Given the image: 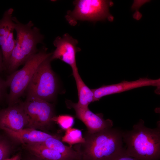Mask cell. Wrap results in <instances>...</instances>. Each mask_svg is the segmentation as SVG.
I'll return each instance as SVG.
<instances>
[{"label": "cell", "mask_w": 160, "mask_h": 160, "mask_svg": "<svg viewBox=\"0 0 160 160\" xmlns=\"http://www.w3.org/2000/svg\"><path fill=\"white\" fill-rule=\"evenodd\" d=\"M122 132L112 127L94 134L87 132L84 142L73 147L81 160H110L124 150Z\"/></svg>", "instance_id": "1"}, {"label": "cell", "mask_w": 160, "mask_h": 160, "mask_svg": "<svg viewBox=\"0 0 160 160\" xmlns=\"http://www.w3.org/2000/svg\"><path fill=\"white\" fill-rule=\"evenodd\" d=\"M125 152L139 160H159L160 129L146 127L142 120L134 125L130 131L122 132Z\"/></svg>", "instance_id": "2"}, {"label": "cell", "mask_w": 160, "mask_h": 160, "mask_svg": "<svg viewBox=\"0 0 160 160\" xmlns=\"http://www.w3.org/2000/svg\"><path fill=\"white\" fill-rule=\"evenodd\" d=\"M16 32V43L5 70L10 74L24 64L31 56L38 52L37 45L44 39L40 29L30 21L26 24L20 22L15 17H12Z\"/></svg>", "instance_id": "3"}, {"label": "cell", "mask_w": 160, "mask_h": 160, "mask_svg": "<svg viewBox=\"0 0 160 160\" xmlns=\"http://www.w3.org/2000/svg\"><path fill=\"white\" fill-rule=\"evenodd\" d=\"M47 48L43 47L31 56L21 69L16 70L7 77L6 82L9 88L6 100L9 105L19 101L20 98L25 92L33 76L41 63L51 55L52 53L47 52Z\"/></svg>", "instance_id": "4"}, {"label": "cell", "mask_w": 160, "mask_h": 160, "mask_svg": "<svg viewBox=\"0 0 160 160\" xmlns=\"http://www.w3.org/2000/svg\"><path fill=\"white\" fill-rule=\"evenodd\" d=\"M51 56L41 63L34 73L25 91L26 98H37L49 102L55 99L58 84L51 67Z\"/></svg>", "instance_id": "5"}, {"label": "cell", "mask_w": 160, "mask_h": 160, "mask_svg": "<svg viewBox=\"0 0 160 160\" xmlns=\"http://www.w3.org/2000/svg\"><path fill=\"white\" fill-rule=\"evenodd\" d=\"M75 7L68 11L66 19L71 25H74L77 20L96 22L108 19L111 21L113 17L109 12L112 1L102 0H78L74 1Z\"/></svg>", "instance_id": "6"}, {"label": "cell", "mask_w": 160, "mask_h": 160, "mask_svg": "<svg viewBox=\"0 0 160 160\" xmlns=\"http://www.w3.org/2000/svg\"><path fill=\"white\" fill-rule=\"evenodd\" d=\"M24 110L27 116L28 123L26 128L46 130L54 122L55 115L53 104L35 97H28L22 102Z\"/></svg>", "instance_id": "7"}, {"label": "cell", "mask_w": 160, "mask_h": 160, "mask_svg": "<svg viewBox=\"0 0 160 160\" xmlns=\"http://www.w3.org/2000/svg\"><path fill=\"white\" fill-rule=\"evenodd\" d=\"M78 41L67 33L62 37H57L53 42L56 48L51 56V60L59 59L69 65L72 72L78 71L76 64V54L81 50L77 47Z\"/></svg>", "instance_id": "8"}, {"label": "cell", "mask_w": 160, "mask_h": 160, "mask_svg": "<svg viewBox=\"0 0 160 160\" xmlns=\"http://www.w3.org/2000/svg\"><path fill=\"white\" fill-rule=\"evenodd\" d=\"M14 9L10 8L6 10L0 20V47L2 52L4 70L16 43L14 38L15 23L12 19Z\"/></svg>", "instance_id": "9"}, {"label": "cell", "mask_w": 160, "mask_h": 160, "mask_svg": "<svg viewBox=\"0 0 160 160\" xmlns=\"http://www.w3.org/2000/svg\"><path fill=\"white\" fill-rule=\"evenodd\" d=\"M69 108L75 110L76 117L81 121L86 126L87 133L94 134L112 127L113 121L111 119H105L102 113H95L87 108H81L76 106L71 101L66 102Z\"/></svg>", "instance_id": "10"}, {"label": "cell", "mask_w": 160, "mask_h": 160, "mask_svg": "<svg viewBox=\"0 0 160 160\" xmlns=\"http://www.w3.org/2000/svg\"><path fill=\"white\" fill-rule=\"evenodd\" d=\"M147 86H154L159 88L160 86V78L154 79L147 77L140 78L132 81H123L116 84L103 85L92 90L94 94L95 101H96L106 96Z\"/></svg>", "instance_id": "11"}, {"label": "cell", "mask_w": 160, "mask_h": 160, "mask_svg": "<svg viewBox=\"0 0 160 160\" xmlns=\"http://www.w3.org/2000/svg\"><path fill=\"white\" fill-rule=\"evenodd\" d=\"M28 123L27 116L22 102L20 101L0 110V129L17 131L26 128Z\"/></svg>", "instance_id": "12"}, {"label": "cell", "mask_w": 160, "mask_h": 160, "mask_svg": "<svg viewBox=\"0 0 160 160\" xmlns=\"http://www.w3.org/2000/svg\"><path fill=\"white\" fill-rule=\"evenodd\" d=\"M2 129L12 140L22 144L42 143L50 137H62L59 135L50 134L31 128H26L17 131L7 128Z\"/></svg>", "instance_id": "13"}, {"label": "cell", "mask_w": 160, "mask_h": 160, "mask_svg": "<svg viewBox=\"0 0 160 160\" xmlns=\"http://www.w3.org/2000/svg\"><path fill=\"white\" fill-rule=\"evenodd\" d=\"M31 154L43 160H70L59 153L40 143L23 144Z\"/></svg>", "instance_id": "14"}, {"label": "cell", "mask_w": 160, "mask_h": 160, "mask_svg": "<svg viewBox=\"0 0 160 160\" xmlns=\"http://www.w3.org/2000/svg\"><path fill=\"white\" fill-rule=\"evenodd\" d=\"M76 84L78 96V101L75 105L81 108L88 107V105L95 101L92 89H90L84 82L78 71L72 72Z\"/></svg>", "instance_id": "15"}, {"label": "cell", "mask_w": 160, "mask_h": 160, "mask_svg": "<svg viewBox=\"0 0 160 160\" xmlns=\"http://www.w3.org/2000/svg\"><path fill=\"white\" fill-rule=\"evenodd\" d=\"M38 143L56 151L70 159L81 160V154L73 147H68L64 144L61 138L50 137L43 143Z\"/></svg>", "instance_id": "16"}, {"label": "cell", "mask_w": 160, "mask_h": 160, "mask_svg": "<svg viewBox=\"0 0 160 160\" xmlns=\"http://www.w3.org/2000/svg\"><path fill=\"white\" fill-rule=\"evenodd\" d=\"M61 140L63 142L68 143L71 146L73 145L82 143L85 142L81 131L72 127L65 131L64 135L61 137Z\"/></svg>", "instance_id": "17"}, {"label": "cell", "mask_w": 160, "mask_h": 160, "mask_svg": "<svg viewBox=\"0 0 160 160\" xmlns=\"http://www.w3.org/2000/svg\"><path fill=\"white\" fill-rule=\"evenodd\" d=\"M74 117L68 114L60 115L55 116L53 121L55 122L63 130H66L72 128L74 123Z\"/></svg>", "instance_id": "18"}, {"label": "cell", "mask_w": 160, "mask_h": 160, "mask_svg": "<svg viewBox=\"0 0 160 160\" xmlns=\"http://www.w3.org/2000/svg\"><path fill=\"white\" fill-rule=\"evenodd\" d=\"M11 152V147L8 142L0 137V160L9 158Z\"/></svg>", "instance_id": "19"}, {"label": "cell", "mask_w": 160, "mask_h": 160, "mask_svg": "<svg viewBox=\"0 0 160 160\" xmlns=\"http://www.w3.org/2000/svg\"><path fill=\"white\" fill-rule=\"evenodd\" d=\"M7 87L6 80L0 77V102L5 99L6 100L8 95L7 92Z\"/></svg>", "instance_id": "20"}, {"label": "cell", "mask_w": 160, "mask_h": 160, "mask_svg": "<svg viewBox=\"0 0 160 160\" xmlns=\"http://www.w3.org/2000/svg\"><path fill=\"white\" fill-rule=\"evenodd\" d=\"M110 160H139L130 156L125 152V149L122 152L113 157Z\"/></svg>", "instance_id": "21"}, {"label": "cell", "mask_w": 160, "mask_h": 160, "mask_svg": "<svg viewBox=\"0 0 160 160\" xmlns=\"http://www.w3.org/2000/svg\"><path fill=\"white\" fill-rule=\"evenodd\" d=\"M4 70V64L3 63V57L1 52L0 49V73H1Z\"/></svg>", "instance_id": "22"}, {"label": "cell", "mask_w": 160, "mask_h": 160, "mask_svg": "<svg viewBox=\"0 0 160 160\" xmlns=\"http://www.w3.org/2000/svg\"><path fill=\"white\" fill-rule=\"evenodd\" d=\"M21 159V154L18 153L10 158H8L3 160H20Z\"/></svg>", "instance_id": "23"}, {"label": "cell", "mask_w": 160, "mask_h": 160, "mask_svg": "<svg viewBox=\"0 0 160 160\" xmlns=\"http://www.w3.org/2000/svg\"><path fill=\"white\" fill-rule=\"evenodd\" d=\"M30 155L27 157L25 160H43L30 153Z\"/></svg>", "instance_id": "24"}, {"label": "cell", "mask_w": 160, "mask_h": 160, "mask_svg": "<svg viewBox=\"0 0 160 160\" xmlns=\"http://www.w3.org/2000/svg\"><path fill=\"white\" fill-rule=\"evenodd\" d=\"M70 160H75V159H71Z\"/></svg>", "instance_id": "25"}]
</instances>
